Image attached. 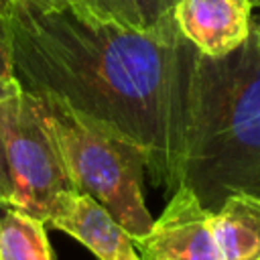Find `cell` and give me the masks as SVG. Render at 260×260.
Here are the masks:
<instances>
[{"instance_id":"6da1fadb","label":"cell","mask_w":260,"mask_h":260,"mask_svg":"<svg viewBox=\"0 0 260 260\" xmlns=\"http://www.w3.org/2000/svg\"><path fill=\"white\" fill-rule=\"evenodd\" d=\"M10 77L132 142L169 195L183 185L185 122L197 49L177 22L122 28L67 4L16 0L2 22Z\"/></svg>"},{"instance_id":"7a4b0ae2","label":"cell","mask_w":260,"mask_h":260,"mask_svg":"<svg viewBox=\"0 0 260 260\" xmlns=\"http://www.w3.org/2000/svg\"><path fill=\"white\" fill-rule=\"evenodd\" d=\"M183 185L215 211L236 191L260 195V45L256 28L223 57L197 53L185 122Z\"/></svg>"},{"instance_id":"3957f363","label":"cell","mask_w":260,"mask_h":260,"mask_svg":"<svg viewBox=\"0 0 260 260\" xmlns=\"http://www.w3.org/2000/svg\"><path fill=\"white\" fill-rule=\"evenodd\" d=\"M30 95L61 152L73 191L95 199L132 240L142 238L154 221L142 193V150L55 98Z\"/></svg>"},{"instance_id":"277c9868","label":"cell","mask_w":260,"mask_h":260,"mask_svg":"<svg viewBox=\"0 0 260 260\" xmlns=\"http://www.w3.org/2000/svg\"><path fill=\"white\" fill-rule=\"evenodd\" d=\"M0 146L8 175L6 205L47 223L55 199L73 187L32 95L16 81L0 98Z\"/></svg>"},{"instance_id":"5b68a950","label":"cell","mask_w":260,"mask_h":260,"mask_svg":"<svg viewBox=\"0 0 260 260\" xmlns=\"http://www.w3.org/2000/svg\"><path fill=\"white\" fill-rule=\"evenodd\" d=\"M209 209L195 193L181 185L169 195L165 211L150 230L134 240L142 260H221L211 228Z\"/></svg>"},{"instance_id":"8992f818","label":"cell","mask_w":260,"mask_h":260,"mask_svg":"<svg viewBox=\"0 0 260 260\" xmlns=\"http://www.w3.org/2000/svg\"><path fill=\"white\" fill-rule=\"evenodd\" d=\"M252 8L250 0H179L173 18L197 53L223 57L252 32Z\"/></svg>"},{"instance_id":"52a82bcc","label":"cell","mask_w":260,"mask_h":260,"mask_svg":"<svg viewBox=\"0 0 260 260\" xmlns=\"http://www.w3.org/2000/svg\"><path fill=\"white\" fill-rule=\"evenodd\" d=\"M47 223L81 242L98 260H142L130 234L89 195L63 191Z\"/></svg>"},{"instance_id":"ba28073f","label":"cell","mask_w":260,"mask_h":260,"mask_svg":"<svg viewBox=\"0 0 260 260\" xmlns=\"http://www.w3.org/2000/svg\"><path fill=\"white\" fill-rule=\"evenodd\" d=\"M221 260H260V195L236 191L209 213Z\"/></svg>"},{"instance_id":"9c48e42d","label":"cell","mask_w":260,"mask_h":260,"mask_svg":"<svg viewBox=\"0 0 260 260\" xmlns=\"http://www.w3.org/2000/svg\"><path fill=\"white\" fill-rule=\"evenodd\" d=\"M0 260H53L45 223L16 207L0 205Z\"/></svg>"},{"instance_id":"30bf717a","label":"cell","mask_w":260,"mask_h":260,"mask_svg":"<svg viewBox=\"0 0 260 260\" xmlns=\"http://www.w3.org/2000/svg\"><path fill=\"white\" fill-rule=\"evenodd\" d=\"M67 6L85 20L122 28H142L134 0H67Z\"/></svg>"},{"instance_id":"8fae6325","label":"cell","mask_w":260,"mask_h":260,"mask_svg":"<svg viewBox=\"0 0 260 260\" xmlns=\"http://www.w3.org/2000/svg\"><path fill=\"white\" fill-rule=\"evenodd\" d=\"M179 0H134L136 10L140 14L142 28H158L173 24V12Z\"/></svg>"},{"instance_id":"7c38bea8","label":"cell","mask_w":260,"mask_h":260,"mask_svg":"<svg viewBox=\"0 0 260 260\" xmlns=\"http://www.w3.org/2000/svg\"><path fill=\"white\" fill-rule=\"evenodd\" d=\"M12 77H0V98L10 89L12 85ZM0 193L6 201V193H8V175H6V165H4V154H2V146H0Z\"/></svg>"},{"instance_id":"4fadbf2b","label":"cell","mask_w":260,"mask_h":260,"mask_svg":"<svg viewBox=\"0 0 260 260\" xmlns=\"http://www.w3.org/2000/svg\"><path fill=\"white\" fill-rule=\"evenodd\" d=\"M0 77H10V57L2 26H0Z\"/></svg>"},{"instance_id":"5bb4252c","label":"cell","mask_w":260,"mask_h":260,"mask_svg":"<svg viewBox=\"0 0 260 260\" xmlns=\"http://www.w3.org/2000/svg\"><path fill=\"white\" fill-rule=\"evenodd\" d=\"M14 4H16V0H0V26H2V22L8 18V14L12 12Z\"/></svg>"},{"instance_id":"9a60e30c","label":"cell","mask_w":260,"mask_h":260,"mask_svg":"<svg viewBox=\"0 0 260 260\" xmlns=\"http://www.w3.org/2000/svg\"><path fill=\"white\" fill-rule=\"evenodd\" d=\"M43 2H49V4H67V0H43Z\"/></svg>"},{"instance_id":"2e32d148","label":"cell","mask_w":260,"mask_h":260,"mask_svg":"<svg viewBox=\"0 0 260 260\" xmlns=\"http://www.w3.org/2000/svg\"><path fill=\"white\" fill-rule=\"evenodd\" d=\"M254 28H256V37H258V45H260V24H254Z\"/></svg>"},{"instance_id":"e0dca14e","label":"cell","mask_w":260,"mask_h":260,"mask_svg":"<svg viewBox=\"0 0 260 260\" xmlns=\"http://www.w3.org/2000/svg\"><path fill=\"white\" fill-rule=\"evenodd\" d=\"M252 2V6H260V0H250Z\"/></svg>"},{"instance_id":"ac0fdd59","label":"cell","mask_w":260,"mask_h":260,"mask_svg":"<svg viewBox=\"0 0 260 260\" xmlns=\"http://www.w3.org/2000/svg\"><path fill=\"white\" fill-rule=\"evenodd\" d=\"M0 203H6V201H4V197H2V193H0Z\"/></svg>"},{"instance_id":"d6986e66","label":"cell","mask_w":260,"mask_h":260,"mask_svg":"<svg viewBox=\"0 0 260 260\" xmlns=\"http://www.w3.org/2000/svg\"><path fill=\"white\" fill-rule=\"evenodd\" d=\"M0 205H6V203H0Z\"/></svg>"}]
</instances>
